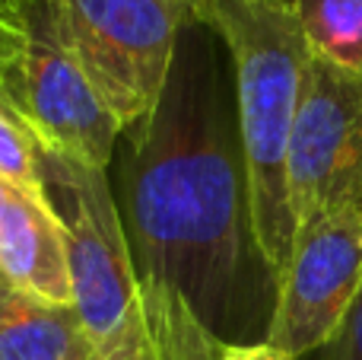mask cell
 Wrapping results in <instances>:
<instances>
[{
    "label": "cell",
    "instance_id": "1",
    "mask_svg": "<svg viewBox=\"0 0 362 360\" xmlns=\"http://www.w3.org/2000/svg\"><path fill=\"white\" fill-rule=\"evenodd\" d=\"M197 77L172 64L163 102L134 125L124 227L137 271L178 291L219 335L255 236L242 140Z\"/></svg>",
    "mask_w": 362,
    "mask_h": 360
},
{
    "label": "cell",
    "instance_id": "2",
    "mask_svg": "<svg viewBox=\"0 0 362 360\" xmlns=\"http://www.w3.org/2000/svg\"><path fill=\"white\" fill-rule=\"evenodd\" d=\"M197 23L232 57L251 236L276 297L296 246L286 153L315 51L286 0H200Z\"/></svg>",
    "mask_w": 362,
    "mask_h": 360
},
{
    "label": "cell",
    "instance_id": "3",
    "mask_svg": "<svg viewBox=\"0 0 362 360\" xmlns=\"http://www.w3.org/2000/svg\"><path fill=\"white\" fill-rule=\"evenodd\" d=\"M64 42L121 125L156 112L178 57L181 32L197 19L181 0H48Z\"/></svg>",
    "mask_w": 362,
    "mask_h": 360
},
{
    "label": "cell",
    "instance_id": "4",
    "mask_svg": "<svg viewBox=\"0 0 362 360\" xmlns=\"http://www.w3.org/2000/svg\"><path fill=\"white\" fill-rule=\"evenodd\" d=\"M19 13L25 48L0 99L29 125L48 153L105 169L124 125L64 42L48 0H19Z\"/></svg>",
    "mask_w": 362,
    "mask_h": 360
},
{
    "label": "cell",
    "instance_id": "5",
    "mask_svg": "<svg viewBox=\"0 0 362 360\" xmlns=\"http://www.w3.org/2000/svg\"><path fill=\"white\" fill-rule=\"evenodd\" d=\"M42 176L64 198V210H54L70 246L76 313L99 348L124 329L140 300V271L124 217L105 169L70 163L42 147Z\"/></svg>",
    "mask_w": 362,
    "mask_h": 360
},
{
    "label": "cell",
    "instance_id": "6",
    "mask_svg": "<svg viewBox=\"0 0 362 360\" xmlns=\"http://www.w3.org/2000/svg\"><path fill=\"white\" fill-rule=\"evenodd\" d=\"M296 233L318 217L362 208V74L312 55L286 153Z\"/></svg>",
    "mask_w": 362,
    "mask_h": 360
},
{
    "label": "cell",
    "instance_id": "7",
    "mask_svg": "<svg viewBox=\"0 0 362 360\" xmlns=\"http://www.w3.org/2000/svg\"><path fill=\"white\" fill-rule=\"evenodd\" d=\"M359 293L362 208H344L296 233L293 259L276 287L264 342L293 360L327 348Z\"/></svg>",
    "mask_w": 362,
    "mask_h": 360
},
{
    "label": "cell",
    "instance_id": "8",
    "mask_svg": "<svg viewBox=\"0 0 362 360\" xmlns=\"http://www.w3.org/2000/svg\"><path fill=\"white\" fill-rule=\"evenodd\" d=\"M0 278L23 297L76 306L64 223L51 198L0 182Z\"/></svg>",
    "mask_w": 362,
    "mask_h": 360
},
{
    "label": "cell",
    "instance_id": "9",
    "mask_svg": "<svg viewBox=\"0 0 362 360\" xmlns=\"http://www.w3.org/2000/svg\"><path fill=\"white\" fill-rule=\"evenodd\" d=\"M226 348L178 291L140 274L137 310L93 360H223Z\"/></svg>",
    "mask_w": 362,
    "mask_h": 360
},
{
    "label": "cell",
    "instance_id": "10",
    "mask_svg": "<svg viewBox=\"0 0 362 360\" xmlns=\"http://www.w3.org/2000/svg\"><path fill=\"white\" fill-rule=\"evenodd\" d=\"M95 342L76 306L16 297L0 313V360H93Z\"/></svg>",
    "mask_w": 362,
    "mask_h": 360
},
{
    "label": "cell",
    "instance_id": "11",
    "mask_svg": "<svg viewBox=\"0 0 362 360\" xmlns=\"http://www.w3.org/2000/svg\"><path fill=\"white\" fill-rule=\"evenodd\" d=\"M318 57L362 74V0H286Z\"/></svg>",
    "mask_w": 362,
    "mask_h": 360
},
{
    "label": "cell",
    "instance_id": "12",
    "mask_svg": "<svg viewBox=\"0 0 362 360\" xmlns=\"http://www.w3.org/2000/svg\"><path fill=\"white\" fill-rule=\"evenodd\" d=\"M0 182L35 198H48V185L42 176V144L4 99H0Z\"/></svg>",
    "mask_w": 362,
    "mask_h": 360
},
{
    "label": "cell",
    "instance_id": "13",
    "mask_svg": "<svg viewBox=\"0 0 362 360\" xmlns=\"http://www.w3.org/2000/svg\"><path fill=\"white\" fill-rule=\"evenodd\" d=\"M25 48V23L19 4H0V93Z\"/></svg>",
    "mask_w": 362,
    "mask_h": 360
},
{
    "label": "cell",
    "instance_id": "14",
    "mask_svg": "<svg viewBox=\"0 0 362 360\" xmlns=\"http://www.w3.org/2000/svg\"><path fill=\"white\" fill-rule=\"evenodd\" d=\"M325 360H362V293L353 303L346 322L340 325L337 338L327 348H321Z\"/></svg>",
    "mask_w": 362,
    "mask_h": 360
},
{
    "label": "cell",
    "instance_id": "15",
    "mask_svg": "<svg viewBox=\"0 0 362 360\" xmlns=\"http://www.w3.org/2000/svg\"><path fill=\"white\" fill-rule=\"evenodd\" d=\"M223 360H293V357H286L283 351H276L274 344L261 342V344H229Z\"/></svg>",
    "mask_w": 362,
    "mask_h": 360
},
{
    "label": "cell",
    "instance_id": "16",
    "mask_svg": "<svg viewBox=\"0 0 362 360\" xmlns=\"http://www.w3.org/2000/svg\"><path fill=\"white\" fill-rule=\"evenodd\" d=\"M16 293H19V291H13V287H10V284H6V281H4V278H0V313H4V310H6V303H10V300H13V297H16Z\"/></svg>",
    "mask_w": 362,
    "mask_h": 360
},
{
    "label": "cell",
    "instance_id": "17",
    "mask_svg": "<svg viewBox=\"0 0 362 360\" xmlns=\"http://www.w3.org/2000/svg\"><path fill=\"white\" fill-rule=\"evenodd\" d=\"M181 4H187L194 10V19H197V6H200V0H181Z\"/></svg>",
    "mask_w": 362,
    "mask_h": 360
},
{
    "label": "cell",
    "instance_id": "18",
    "mask_svg": "<svg viewBox=\"0 0 362 360\" xmlns=\"http://www.w3.org/2000/svg\"><path fill=\"white\" fill-rule=\"evenodd\" d=\"M0 4H19V0H0Z\"/></svg>",
    "mask_w": 362,
    "mask_h": 360
}]
</instances>
